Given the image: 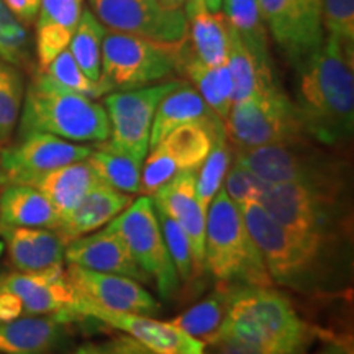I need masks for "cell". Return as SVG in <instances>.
<instances>
[{
  "label": "cell",
  "mask_w": 354,
  "mask_h": 354,
  "mask_svg": "<svg viewBox=\"0 0 354 354\" xmlns=\"http://www.w3.org/2000/svg\"><path fill=\"white\" fill-rule=\"evenodd\" d=\"M240 210L274 284L305 295H335L349 289L353 245L313 240L292 232L259 202H245Z\"/></svg>",
  "instance_id": "obj_1"
},
{
  "label": "cell",
  "mask_w": 354,
  "mask_h": 354,
  "mask_svg": "<svg viewBox=\"0 0 354 354\" xmlns=\"http://www.w3.org/2000/svg\"><path fill=\"white\" fill-rule=\"evenodd\" d=\"M354 51L325 38L299 73L295 105L308 138L346 153L354 133Z\"/></svg>",
  "instance_id": "obj_2"
},
{
  "label": "cell",
  "mask_w": 354,
  "mask_h": 354,
  "mask_svg": "<svg viewBox=\"0 0 354 354\" xmlns=\"http://www.w3.org/2000/svg\"><path fill=\"white\" fill-rule=\"evenodd\" d=\"M318 335L320 330L305 322L284 294L272 287L241 286L209 344L230 339L268 354H307Z\"/></svg>",
  "instance_id": "obj_3"
},
{
  "label": "cell",
  "mask_w": 354,
  "mask_h": 354,
  "mask_svg": "<svg viewBox=\"0 0 354 354\" xmlns=\"http://www.w3.org/2000/svg\"><path fill=\"white\" fill-rule=\"evenodd\" d=\"M19 120V138L28 133H48L73 143H102L110 135L104 105L61 88L38 69L25 91Z\"/></svg>",
  "instance_id": "obj_4"
},
{
  "label": "cell",
  "mask_w": 354,
  "mask_h": 354,
  "mask_svg": "<svg viewBox=\"0 0 354 354\" xmlns=\"http://www.w3.org/2000/svg\"><path fill=\"white\" fill-rule=\"evenodd\" d=\"M233 162L253 171L268 184H300L351 190V162L346 153L305 138L253 149H233Z\"/></svg>",
  "instance_id": "obj_5"
},
{
  "label": "cell",
  "mask_w": 354,
  "mask_h": 354,
  "mask_svg": "<svg viewBox=\"0 0 354 354\" xmlns=\"http://www.w3.org/2000/svg\"><path fill=\"white\" fill-rule=\"evenodd\" d=\"M259 203L292 232L313 240L353 245L351 190L271 184Z\"/></svg>",
  "instance_id": "obj_6"
},
{
  "label": "cell",
  "mask_w": 354,
  "mask_h": 354,
  "mask_svg": "<svg viewBox=\"0 0 354 354\" xmlns=\"http://www.w3.org/2000/svg\"><path fill=\"white\" fill-rule=\"evenodd\" d=\"M205 269L220 282L248 287L274 286L240 207L223 189L216 192L207 209Z\"/></svg>",
  "instance_id": "obj_7"
},
{
  "label": "cell",
  "mask_w": 354,
  "mask_h": 354,
  "mask_svg": "<svg viewBox=\"0 0 354 354\" xmlns=\"http://www.w3.org/2000/svg\"><path fill=\"white\" fill-rule=\"evenodd\" d=\"M223 125L233 149H253L308 138L297 105L279 84L234 102Z\"/></svg>",
  "instance_id": "obj_8"
},
{
  "label": "cell",
  "mask_w": 354,
  "mask_h": 354,
  "mask_svg": "<svg viewBox=\"0 0 354 354\" xmlns=\"http://www.w3.org/2000/svg\"><path fill=\"white\" fill-rule=\"evenodd\" d=\"M180 46L107 30L99 82L107 94L159 84L177 73Z\"/></svg>",
  "instance_id": "obj_9"
},
{
  "label": "cell",
  "mask_w": 354,
  "mask_h": 354,
  "mask_svg": "<svg viewBox=\"0 0 354 354\" xmlns=\"http://www.w3.org/2000/svg\"><path fill=\"white\" fill-rule=\"evenodd\" d=\"M105 227L122 238L135 263L156 286L159 295L165 300L174 297L180 281L162 238L153 198L138 197Z\"/></svg>",
  "instance_id": "obj_10"
},
{
  "label": "cell",
  "mask_w": 354,
  "mask_h": 354,
  "mask_svg": "<svg viewBox=\"0 0 354 354\" xmlns=\"http://www.w3.org/2000/svg\"><path fill=\"white\" fill-rule=\"evenodd\" d=\"M180 84L183 81H167L105 95L104 109L109 117L110 135L107 141L97 145L143 165L149 151L151 125L159 102Z\"/></svg>",
  "instance_id": "obj_11"
},
{
  "label": "cell",
  "mask_w": 354,
  "mask_h": 354,
  "mask_svg": "<svg viewBox=\"0 0 354 354\" xmlns=\"http://www.w3.org/2000/svg\"><path fill=\"white\" fill-rule=\"evenodd\" d=\"M91 12L107 30L165 44L187 39L184 8H169L161 0H88Z\"/></svg>",
  "instance_id": "obj_12"
},
{
  "label": "cell",
  "mask_w": 354,
  "mask_h": 354,
  "mask_svg": "<svg viewBox=\"0 0 354 354\" xmlns=\"http://www.w3.org/2000/svg\"><path fill=\"white\" fill-rule=\"evenodd\" d=\"M264 26L295 71L325 41L322 0H259Z\"/></svg>",
  "instance_id": "obj_13"
},
{
  "label": "cell",
  "mask_w": 354,
  "mask_h": 354,
  "mask_svg": "<svg viewBox=\"0 0 354 354\" xmlns=\"http://www.w3.org/2000/svg\"><path fill=\"white\" fill-rule=\"evenodd\" d=\"M92 149L48 133H28L0 149V185H32L46 172L87 159Z\"/></svg>",
  "instance_id": "obj_14"
},
{
  "label": "cell",
  "mask_w": 354,
  "mask_h": 354,
  "mask_svg": "<svg viewBox=\"0 0 354 354\" xmlns=\"http://www.w3.org/2000/svg\"><path fill=\"white\" fill-rule=\"evenodd\" d=\"M71 313L79 320L91 318L120 330L153 354H205V344L201 339L185 335L169 322H158L138 313L102 308L79 295Z\"/></svg>",
  "instance_id": "obj_15"
},
{
  "label": "cell",
  "mask_w": 354,
  "mask_h": 354,
  "mask_svg": "<svg viewBox=\"0 0 354 354\" xmlns=\"http://www.w3.org/2000/svg\"><path fill=\"white\" fill-rule=\"evenodd\" d=\"M0 287L13 292L24 305V315H61L73 323L79 318L71 313L77 292L69 282L63 264L33 272H12L0 277Z\"/></svg>",
  "instance_id": "obj_16"
},
{
  "label": "cell",
  "mask_w": 354,
  "mask_h": 354,
  "mask_svg": "<svg viewBox=\"0 0 354 354\" xmlns=\"http://www.w3.org/2000/svg\"><path fill=\"white\" fill-rule=\"evenodd\" d=\"M66 271L79 297L102 308L146 317L156 315L161 310V304L135 279L91 271L73 264H69Z\"/></svg>",
  "instance_id": "obj_17"
},
{
  "label": "cell",
  "mask_w": 354,
  "mask_h": 354,
  "mask_svg": "<svg viewBox=\"0 0 354 354\" xmlns=\"http://www.w3.org/2000/svg\"><path fill=\"white\" fill-rule=\"evenodd\" d=\"M197 169L179 171L171 180L153 194V203L176 220L187 234L194 256L197 279L205 269V221L207 212L202 209L196 196Z\"/></svg>",
  "instance_id": "obj_18"
},
{
  "label": "cell",
  "mask_w": 354,
  "mask_h": 354,
  "mask_svg": "<svg viewBox=\"0 0 354 354\" xmlns=\"http://www.w3.org/2000/svg\"><path fill=\"white\" fill-rule=\"evenodd\" d=\"M64 259L68 261V264L91 271L117 274V276L135 279L141 284L143 282L149 284L148 276L131 258L122 238L107 227L102 228L100 232L84 234L69 241L64 250Z\"/></svg>",
  "instance_id": "obj_19"
},
{
  "label": "cell",
  "mask_w": 354,
  "mask_h": 354,
  "mask_svg": "<svg viewBox=\"0 0 354 354\" xmlns=\"http://www.w3.org/2000/svg\"><path fill=\"white\" fill-rule=\"evenodd\" d=\"M84 0H41L35 20L37 69H44L55 57L68 50L81 20Z\"/></svg>",
  "instance_id": "obj_20"
},
{
  "label": "cell",
  "mask_w": 354,
  "mask_h": 354,
  "mask_svg": "<svg viewBox=\"0 0 354 354\" xmlns=\"http://www.w3.org/2000/svg\"><path fill=\"white\" fill-rule=\"evenodd\" d=\"M0 236L6 240L15 271L33 272L64 263L66 243L53 230L0 227Z\"/></svg>",
  "instance_id": "obj_21"
},
{
  "label": "cell",
  "mask_w": 354,
  "mask_h": 354,
  "mask_svg": "<svg viewBox=\"0 0 354 354\" xmlns=\"http://www.w3.org/2000/svg\"><path fill=\"white\" fill-rule=\"evenodd\" d=\"M69 323L57 315H24L0 323V354H53Z\"/></svg>",
  "instance_id": "obj_22"
},
{
  "label": "cell",
  "mask_w": 354,
  "mask_h": 354,
  "mask_svg": "<svg viewBox=\"0 0 354 354\" xmlns=\"http://www.w3.org/2000/svg\"><path fill=\"white\" fill-rule=\"evenodd\" d=\"M131 202L133 197L130 194H123L105 184L97 185L82 198L76 209L61 218L56 233L68 245L69 241L79 236L94 233L105 227L115 216L120 215Z\"/></svg>",
  "instance_id": "obj_23"
},
{
  "label": "cell",
  "mask_w": 354,
  "mask_h": 354,
  "mask_svg": "<svg viewBox=\"0 0 354 354\" xmlns=\"http://www.w3.org/2000/svg\"><path fill=\"white\" fill-rule=\"evenodd\" d=\"M100 184L104 183L88 165L87 159H82L46 172L35 180L32 187L38 189L50 201L59 218H64L76 209L92 189Z\"/></svg>",
  "instance_id": "obj_24"
},
{
  "label": "cell",
  "mask_w": 354,
  "mask_h": 354,
  "mask_svg": "<svg viewBox=\"0 0 354 354\" xmlns=\"http://www.w3.org/2000/svg\"><path fill=\"white\" fill-rule=\"evenodd\" d=\"M59 215L32 185H0V227L46 228L56 232Z\"/></svg>",
  "instance_id": "obj_25"
},
{
  "label": "cell",
  "mask_w": 354,
  "mask_h": 354,
  "mask_svg": "<svg viewBox=\"0 0 354 354\" xmlns=\"http://www.w3.org/2000/svg\"><path fill=\"white\" fill-rule=\"evenodd\" d=\"M177 71L194 84L192 87L202 95V99L221 120H227L230 109L233 105V81L228 64L209 66L202 63L190 50L187 39H185L179 51Z\"/></svg>",
  "instance_id": "obj_26"
},
{
  "label": "cell",
  "mask_w": 354,
  "mask_h": 354,
  "mask_svg": "<svg viewBox=\"0 0 354 354\" xmlns=\"http://www.w3.org/2000/svg\"><path fill=\"white\" fill-rule=\"evenodd\" d=\"M223 131L225 125L220 118L185 123L165 136L158 146L172 159L177 171H198Z\"/></svg>",
  "instance_id": "obj_27"
},
{
  "label": "cell",
  "mask_w": 354,
  "mask_h": 354,
  "mask_svg": "<svg viewBox=\"0 0 354 354\" xmlns=\"http://www.w3.org/2000/svg\"><path fill=\"white\" fill-rule=\"evenodd\" d=\"M220 118L192 86L183 82L159 102L151 125L149 148L156 146L165 136L185 123ZM221 120V118H220Z\"/></svg>",
  "instance_id": "obj_28"
},
{
  "label": "cell",
  "mask_w": 354,
  "mask_h": 354,
  "mask_svg": "<svg viewBox=\"0 0 354 354\" xmlns=\"http://www.w3.org/2000/svg\"><path fill=\"white\" fill-rule=\"evenodd\" d=\"M189 32L187 43L202 63L209 66L225 64L228 59L233 26L223 13H210L203 8L185 12Z\"/></svg>",
  "instance_id": "obj_29"
},
{
  "label": "cell",
  "mask_w": 354,
  "mask_h": 354,
  "mask_svg": "<svg viewBox=\"0 0 354 354\" xmlns=\"http://www.w3.org/2000/svg\"><path fill=\"white\" fill-rule=\"evenodd\" d=\"M240 284H230V282H220L216 289L207 295L205 299L185 310L184 313L172 318L171 325L183 330L185 335L201 339L203 344H209L216 331L220 330L221 323L227 317L230 304L233 295L240 289Z\"/></svg>",
  "instance_id": "obj_30"
},
{
  "label": "cell",
  "mask_w": 354,
  "mask_h": 354,
  "mask_svg": "<svg viewBox=\"0 0 354 354\" xmlns=\"http://www.w3.org/2000/svg\"><path fill=\"white\" fill-rule=\"evenodd\" d=\"M227 64L233 81V104L259 94L277 84L272 74V66L258 59L240 35L234 32V28L230 41Z\"/></svg>",
  "instance_id": "obj_31"
},
{
  "label": "cell",
  "mask_w": 354,
  "mask_h": 354,
  "mask_svg": "<svg viewBox=\"0 0 354 354\" xmlns=\"http://www.w3.org/2000/svg\"><path fill=\"white\" fill-rule=\"evenodd\" d=\"M221 10L253 55L263 63L271 64L268 30L261 17L259 0H221Z\"/></svg>",
  "instance_id": "obj_32"
},
{
  "label": "cell",
  "mask_w": 354,
  "mask_h": 354,
  "mask_svg": "<svg viewBox=\"0 0 354 354\" xmlns=\"http://www.w3.org/2000/svg\"><path fill=\"white\" fill-rule=\"evenodd\" d=\"M94 148L97 149H92L87 161L102 183L130 196L140 194L141 162H136L125 154L102 148L99 145Z\"/></svg>",
  "instance_id": "obj_33"
},
{
  "label": "cell",
  "mask_w": 354,
  "mask_h": 354,
  "mask_svg": "<svg viewBox=\"0 0 354 354\" xmlns=\"http://www.w3.org/2000/svg\"><path fill=\"white\" fill-rule=\"evenodd\" d=\"M107 28L91 10H84L68 50L82 73L91 81L99 82L102 63V43Z\"/></svg>",
  "instance_id": "obj_34"
},
{
  "label": "cell",
  "mask_w": 354,
  "mask_h": 354,
  "mask_svg": "<svg viewBox=\"0 0 354 354\" xmlns=\"http://www.w3.org/2000/svg\"><path fill=\"white\" fill-rule=\"evenodd\" d=\"M233 162V146L227 138V133H221L205 161L197 171L196 196L201 207L207 212L216 192L223 187L225 176Z\"/></svg>",
  "instance_id": "obj_35"
},
{
  "label": "cell",
  "mask_w": 354,
  "mask_h": 354,
  "mask_svg": "<svg viewBox=\"0 0 354 354\" xmlns=\"http://www.w3.org/2000/svg\"><path fill=\"white\" fill-rule=\"evenodd\" d=\"M25 84L20 69L0 59V146L10 143L19 125Z\"/></svg>",
  "instance_id": "obj_36"
},
{
  "label": "cell",
  "mask_w": 354,
  "mask_h": 354,
  "mask_svg": "<svg viewBox=\"0 0 354 354\" xmlns=\"http://www.w3.org/2000/svg\"><path fill=\"white\" fill-rule=\"evenodd\" d=\"M0 59L19 69L33 68L32 39L25 25L0 0Z\"/></svg>",
  "instance_id": "obj_37"
},
{
  "label": "cell",
  "mask_w": 354,
  "mask_h": 354,
  "mask_svg": "<svg viewBox=\"0 0 354 354\" xmlns=\"http://www.w3.org/2000/svg\"><path fill=\"white\" fill-rule=\"evenodd\" d=\"M46 76L53 84L59 86L66 91L76 92V94L91 97V99H100L102 95H107L104 86L100 82L91 81L86 74L82 73V69L79 68L76 61H74L73 55L69 50H64L59 53L55 59L44 69H38Z\"/></svg>",
  "instance_id": "obj_38"
},
{
  "label": "cell",
  "mask_w": 354,
  "mask_h": 354,
  "mask_svg": "<svg viewBox=\"0 0 354 354\" xmlns=\"http://www.w3.org/2000/svg\"><path fill=\"white\" fill-rule=\"evenodd\" d=\"M156 210V216L159 221V227H161L162 232V238H165L167 251H169L172 263L176 266L177 276H179L180 282H189L196 281L197 274H196V266H194V256H192V250H190V243L187 234L180 225L177 223L176 220H172L169 215L166 214L165 210L158 209Z\"/></svg>",
  "instance_id": "obj_39"
},
{
  "label": "cell",
  "mask_w": 354,
  "mask_h": 354,
  "mask_svg": "<svg viewBox=\"0 0 354 354\" xmlns=\"http://www.w3.org/2000/svg\"><path fill=\"white\" fill-rule=\"evenodd\" d=\"M322 24L325 38L354 51V0H322Z\"/></svg>",
  "instance_id": "obj_40"
},
{
  "label": "cell",
  "mask_w": 354,
  "mask_h": 354,
  "mask_svg": "<svg viewBox=\"0 0 354 354\" xmlns=\"http://www.w3.org/2000/svg\"><path fill=\"white\" fill-rule=\"evenodd\" d=\"M225 192L238 207L245 202H259L263 194L268 190L271 184L264 183L261 177L254 174L253 171L246 169L236 162H232L230 169L225 176Z\"/></svg>",
  "instance_id": "obj_41"
},
{
  "label": "cell",
  "mask_w": 354,
  "mask_h": 354,
  "mask_svg": "<svg viewBox=\"0 0 354 354\" xmlns=\"http://www.w3.org/2000/svg\"><path fill=\"white\" fill-rule=\"evenodd\" d=\"M145 159L146 162L143 169H141L140 194L151 197L159 187H162L179 171H177L172 159L158 145L153 146L149 156H146Z\"/></svg>",
  "instance_id": "obj_42"
},
{
  "label": "cell",
  "mask_w": 354,
  "mask_h": 354,
  "mask_svg": "<svg viewBox=\"0 0 354 354\" xmlns=\"http://www.w3.org/2000/svg\"><path fill=\"white\" fill-rule=\"evenodd\" d=\"M39 2H41V0H3V3H6L8 10H10L26 28L35 25V20H37L39 10Z\"/></svg>",
  "instance_id": "obj_43"
},
{
  "label": "cell",
  "mask_w": 354,
  "mask_h": 354,
  "mask_svg": "<svg viewBox=\"0 0 354 354\" xmlns=\"http://www.w3.org/2000/svg\"><path fill=\"white\" fill-rule=\"evenodd\" d=\"M24 317V305L10 290L0 287V323Z\"/></svg>",
  "instance_id": "obj_44"
},
{
  "label": "cell",
  "mask_w": 354,
  "mask_h": 354,
  "mask_svg": "<svg viewBox=\"0 0 354 354\" xmlns=\"http://www.w3.org/2000/svg\"><path fill=\"white\" fill-rule=\"evenodd\" d=\"M205 354H268L258 348L248 346V344L221 339V342L207 344Z\"/></svg>",
  "instance_id": "obj_45"
},
{
  "label": "cell",
  "mask_w": 354,
  "mask_h": 354,
  "mask_svg": "<svg viewBox=\"0 0 354 354\" xmlns=\"http://www.w3.org/2000/svg\"><path fill=\"white\" fill-rule=\"evenodd\" d=\"M317 354H354L353 336L330 335L328 339H326L325 344L318 349Z\"/></svg>",
  "instance_id": "obj_46"
},
{
  "label": "cell",
  "mask_w": 354,
  "mask_h": 354,
  "mask_svg": "<svg viewBox=\"0 0 354 354\" xmlns=\"http://www.w3.org/2000/svg\"><path fill=\"white\" fill-rule=\"evenodd\" d=\"M113 349V354H153L149 353L145 346H141L138 342L130 338V336H123V338H117L110 342Z\"/></svg>",
  "instance_id": "obj_47"
},
{
  "label": "cell",
  "mask_w": 354,
  "mask_h": 354,
  "mask_svg": "<svg viewBox=\"0 0 354 354\" xmlns=\"http://www.w3.org/2000/svg\"><path fill=\"white\" fill-rule=\"evenodd\" d=\"M73 354H113L112 344H84V346L77 348Z\"/></svg>",
  "instance_id": "obj_48"
},
{
  "label": "cell",
  "mask_w": 354,
  "mask_h": 354,
  "mask_svg": "<svg viewBox=\"0 0 354 354\" xmlns=\"http://www.w3.org/2000/svg\"><path fill=\"white\" fill-rule=\"evenodd\" d=\"M161 2L169 8H184L187 0H161Z\"/></svg>",
  "instance_id": "obj_49"
},
{
  "label": "cell",
  "mask_w": 354,
  "mask_h": 354,
  "mask_svg": "<svg viewBox=\"0 0 354 354\" xmlns=\"http://www.w3.org/2000/svg\"><path fill=\"white\" fill-rule=\"evenodd\" d=\"M0 149H2V146H0Z\"/></svg>",
  "instance_id": "obj_50"
},
{
  "label": "cell",
  "mask_w": 354,
  "mask_h": 354,
  "mask_svg": "<svg viewBox=\"0 0 354 354\" xmlns=\"http://www.w3.org/2000/svg\"><path fill=\"white\" fill-rule=\"evenodd\" d=\"M0 277H2V276H0Z\"/></svg>",
  "instance_id": "obj_51"
}]
</instances>
